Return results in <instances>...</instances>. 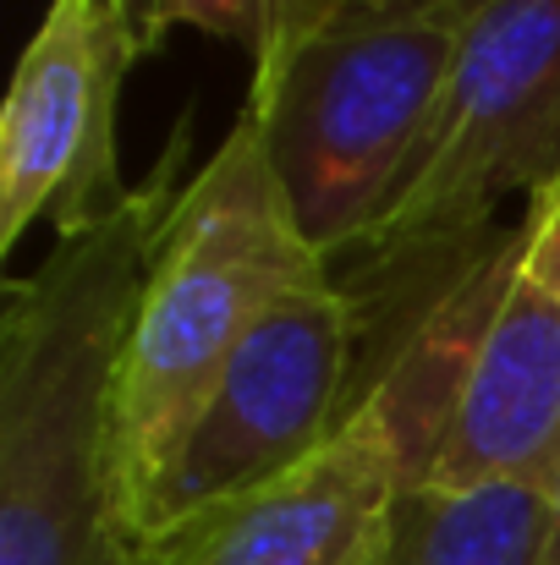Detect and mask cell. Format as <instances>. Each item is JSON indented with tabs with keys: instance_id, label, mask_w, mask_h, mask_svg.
Masks as SVG:
<instances>
[{
	"instance_id": "1",
	"label": "cell",
	"mask_w": 560,
	"mask_h": 565,
	"mask_svg": "<svg viewBox=\"0 0 560 565\" xmlns=\"http://www.w3.org/2000/svg\"><path fill=\"white\" fill-rule=\"evenodd\" d=\"M187 138V132H182ZM182 138L133 198L55 236L0 308V565H138L121 516L116 401L149 253L177 203Z\"/></svg>"
},
{
	"instance_id": "2",
	"label": "cell",
	"mask_w": 560,
	"mask_h": 565,
	"mask_svg": "<svg viewBox=\"0 0 560 565\" xmlns=\"http://www.w3.org/2000/svg\"><path fill=\"white\" fill-rule=\"evenodd\" d=\"M330 280L258 127L236 116L209 166L182 182L121 352L116 472L121 516L166 467L242 341L297 291Z\"/></svg>"
},
{
	"instance_id": "3",
	"label": "cell",
	"mask_w": 560,
	"mask_h": 565,
	"mask_svg": "<svg viewBox=\"0 0 560 565\" xmlns=\"http://www.w3.org/2000/svg\"><path fill=\"white\" fill-rule=\"evenodd\" d=\"M495 6L506 0H330L286 50L253 66L242 116L325 258L363 247Z\"/></svg>"
},
{
	"instance_id": "4",
	"label": "cell",
	"mask_w": 560,
	"mask_h": 565,
	"mask_svg": "<svg viewBox=\"0 0 560 565\" xmlns=\"http://www.w3.org/2000/svg\"><path fill=\"white\" fill-rule=\"evenodd\" d=\"M511 242L473 258L434 302V313L401 341L395 363L363 384V401L341 428L286 478L198 516L138 565H363L384 539L390 505L418 483L440 434L462 358L495 308L511 269Z\"/></svg>"
},
{
	"instance_id": "5",
	"label": "cell",
	"mask_w": 560,
	"mask_h": 565,
	"mask_svg": "<svg viewBox=\"0 0 560 565\" xmlns=\"http://www.w3.org/2000/svg\"><path fill=\"white\" fill-rule=\"evenodd\" d=\"M560 188V0H506L467 39L412 160L390 182L369 258H445L506 198Z\"/></svg>"
},
{
	"instance_id": "6",
	"label": "cell",
	"mask_w": 560,
	"mask_h": 565,
	"mask_svg": "<svg viewBox=\"0 0 560 565\" xmlns=\"http://www.w3.org/2000/svg\"><path fill=\"white\" fill-rule=\"evenodd\" d=\"M352 335V297L336 280H319L286 297L242 341L166 467L127 505L138 555L192 527L198 516L286 478L341 428V417L358 406Z\"/></svg>"
},
{
	"instance_id": "7",
	"label": "cell",
	"mask_w": 560,
	"mask_h": 565,
	"mask_svg": "<svg viewBox=\"0 0 560 565\" xmlns=\"http://www.w3.org/2000/svg\"><path fill=\"white\" fill-rule=\"evenodd\" d=\"M144 55L149 39L133 17L99 0H50L0 110V253L39 220L72 236L133 198L116 166V99Z\"/></svg>"
},
{
	"instance_id": "8",
	"label": "cell",
	"mask_w": 560,
	"mask_h": 565,
	"mask_svg": "<svg viewBox=\"0 0 560 565\" xmlns=\"http://www.w3.org/2000/svg\"><path fill=\"white\" fill-rule=\"evenodd\" d=\"M556 478L560 302L522 269V242H511V269L462 358L418 483L440 494H467L500 483L550 489Z\"/></svg>"
},
{
	"instance_id": "9",
	"label": "cell",
	"mask_w": 560,
	"mask_h": 565,
	"mask_svg": "<svg viewBox=\"0 0 560 565\" xmlns=\"http://www.w3.org/2000/svg\"><path fill=\"white\" fill-rule=\"evenodd\" d=\"M550 489H401L373 565H545Z\"/></svg>"
},
{
	"instance_id": "10",
	"label": "cell",
	"mask_w": 560,
	"mask_h": 565,
	"mask_svg": "<svg viewBox=\"0 0 560 565\" xmlns=\"http://www.w3.org/2000/svg\"><path fill=\"white\" fill-rule=\"evenodd\" d=\"M325 6L330 0H144V39L155 50L171 22H187L198 33L247 44V55L258 66L275 50H286Z\"/></svg>"
},
{
	"instance_id": "11",
	"label": "cell",
	"mask_w": 560,
	"mask_h": 565,
	"mask_svg": "<svg viewBox=\"0 0 560 565\" xmlns=\"http://www.w3.org/2000/svg\"><path fill=\"white\" fill-rule=\"evenodd\" d=\"M517 242H522V269L560 302V188L539 192L528 203V220L517 225Z\"/></svg>"
},
{
	"instance_id": "12",
	"label": "cell",
	"mask_w": 560,
	"mask_h": 565,
	"mask_svg": "<svg viewBox=\"0 0 560 565\" xmlns=\"http://www.w3.org/2000/svg\"><path fill=\"white\" fill-rule=\"evenodd\" d=\"M545 565H560V478L550 483V544H545Z\"/></svg>"
},
{
	"instance_id": "13",
	"label": "cell",
	"mask_w": 560,
	"mask_h": 565,
	"mask_svg": "<svg viewBox=\"0 0 560 565\" xmlns=\"http://www.w3.org/2000/svg\"><path fill=\"white\" fill-rule=\"evenodd\" d=\"M99 6H110V11L133 17V22H138V33H144V0H99Z\"/></svg>"
},
{
	"instance_id": "14",
	"label": "cell",
	"mask_w": 560,
	"mask_h": 565,
	"mask_svg": "<svg viewBox=\"0 0 560 565\" xmlns=\"http://www.w3.org/2000/svg\"><path fill=\"white\" fill-rule=\"evenodd\" d=\"M373 561H379V550H373V555H369V561H363V565H373Z\"/></svg>"
}]
</instances>
